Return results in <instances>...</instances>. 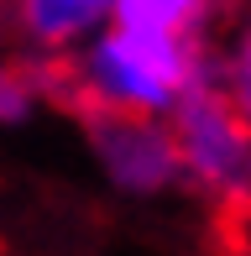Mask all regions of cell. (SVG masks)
<instances>
[{
    "label": "cell",
    "instance_id": "obj_1",
    "mask_svg": "<svg viewBox=\"0 0 251 256\" xmlns=\"http://www.w3.org/2000/svg\"><path fill=\"white\" fill-rule=\"evenodd\" d=\"M89 84L105 100L152 110L173 104L178 94L199 89V48L194 32H152V26H116L89 58Z\"/></svg>",
    "mask_w": 251,
    "mask_h": 256
},
{
    "label": "cell",
    "instance_id": "obj_2",
    "mask_svg": "<svg viewBox=\"0 0 251 256\" xmlns=\"http://www.w3.org/2000/svg\"><path fill=\"white\" fill-rule=\"evenodd\" d=\"M178 152L184 168H194L214 188H246L251 178V120L230 94L188 89L178 110Z\"/></svg>",
    "mask_w": 251,
    "mask_h": 256
},
{
    "label": "cell",
    "instance_id": "obj_3",
    "mask_svg": "<svg viewBox=\"0 0 251 256\" xmlns=\"http://www.w3.org/2000/svg\"><path fill=\"white\" fill-rule=\"evenodd\" d=\"M89 126H94L105 168L116 172L126 188H157V183H168L184 168V152L173 146V136L146 126L142 110H131V104H116V100L100 94L89 104Z\"/></svg>",
    "mask_w": 251,
    "mask_h": 256
},
{
    "label": "cell",
    "instance_id": "obj_4",
    "mask_svg": "<svg viewBox=\"0 0 251 256\" xmlns=\"http://www.w3.org/2000/svg\"><path fill=\"white\" fill-rule=\"evenodd\" d=\"M204 21V0H116V26L194 32Z\"/></svg>",
    "mask_w": 251,
    "mask_h": 256
},
{
    "label": "cell",
    "instance_id": "obj_5",
    "mask_svg": "<svg viewBox=\"0 0 251 256\" xmlns=\"http://www.w3.org/2000/svg\"><path fill=\"white\" fill-rule=\"evenodd\" d=\"M105 6H116V0H21V16L37 37L58 42V37H74L78 26H89Z\"/></svg>",
    "mask_w": 251,
    "mask_h": 256
},
{
    "label": "cell",
    "instance_id": "obj_6",
    "mask_svg": "<svg viewBox=\"0 0 251 256\" xmlns=\"http://www.w3.org/2000/svg\"><path fill=\"white\" fill-rule=\"evenodd\" d=\"M230 100L241 104V115L251 120V37H246V48H241V58H236V78H230Z\"/></svg>",
    "mask_w": 251,
    "mask_h": 256
},
{
    "label": "cell",
    "instance_id": "obj_7",
    "mask_svg": "<svg viewBox=\"0 0 251 256\" xmlns=\"http://www.w3.org/2000/svg\"><path fill=\"white\" fill-rule=\"evenodd\" d=\"M21 110H26V84H21L10 68H0V115L10 120V115H21Z\"/></svg>",
    "mask_w": 251,
    "mask_h": 256
}]
</instances>
